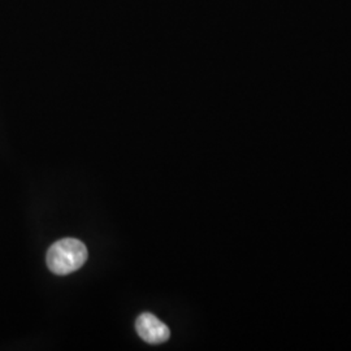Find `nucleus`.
<instances>
[{"mask_svg": "<svg viewBox=\"0 0 351 351\" xmlns=\"http://www.w3.org/2000/svg\"><path fill=\"white\" fill-rule=\"evenodd\" d=\"M46 261L55 275H69L86 263L88 249L78 239H60L49 249Z\"/></svg>", "mask_w": 351, "mask_h": 351, "instance_id": "1", "label": "nucleus"}, {"mask_svg": "<svg viewBox=\"0 0 351 351\" xmlns=\"http://www.w3.org/2000/svg\"><path fill=\"white\" fill-rule=\"evenodd\" d=\"M136 328L141 339L152 345L163 343L171 337L169 328L162 323L155 315L149 313L139 316Z\"/></svg>", "mask_w": 351, "mask_h": 351, "instance_id": "2", "label": "nucleus"}]
</instances>
